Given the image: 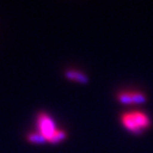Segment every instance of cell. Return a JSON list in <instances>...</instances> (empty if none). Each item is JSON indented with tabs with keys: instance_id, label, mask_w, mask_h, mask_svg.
<instances>
[{
	"instance_id": "cell-2",
	"label": "cell",
	"mask_w": 153,
	"mask_h": 153,
	"mask_svg": "<svg viewBox=\"0 0 153 153\" xmlns=\"http://www.w3.org/2000/svg\"><path fill=\"white\" fill-rule=\"evenodd\" d=\"M37 126L39 132L47 138V140H49V138L52 136L53 133L56 131L53 120L47 114H45V113H39L38 114Z\"/></svg>"
},
{
	"instance_id": "cell-5",
	"label": "cell",
	"mask_w": 153,
	"mask_h": 153,
	"mask_svg": "<svg viewBox=\"0 0 153 153\" xmlns=\"http://www.w3.org/2000/svg\"><path fill=\"white\" fill-rule=\"evenodd\" d=\"M65 138H66V132L63 131V130H56V131L53 133L52 136L49 138L48 143H60V141L64 140Z\"/></svg>"
},
{
	"instance_id": "cell-3",
	"label": "cell",
	"mask_w": 153,
	"mask_h": 153,
	"mask_svg": "<svg viewBox=\"0 0 153 153\" xmlns=\"http://www.w3.org/2000/svg\"><path fill=\"white\" fill-rule=\"evenodd\" d=\"M65 76L67 79L74 80V81L79 82V83H87L88 82V78L85 74L74 69H68L65 72Z\"/></svg>"
},
{
	"instance_id": "cell-4",
	"label": "cell",
	"mask_w": 153,
	"mask_h": 153,
	"mask_svg": "<svg viewBox=\"0 0 153 153\" xmlns=\"http://www.w3.org/2000/svg\"><path fill=\"white\" fill-rule=\"evenodd\" d=\"M27 140L32 143H47V138L44 136L41 132H32L27 135Z\"/></svg>"
},
{
	"instance_id": "cell-7",
	"label": "cell",
	"mask_w": 153,
	"mask_h": 153,
	"mask_svg": "<svg viewBox=\"0 0 153 153\" xmlns=\"http://www.w3.org/2000/svg\"><path fill=\"white\" fill-rule=\"evenodd\" d=\"M131 95H132V101L133 103H143V102H146L147 100V97L146 95L141 91H131Z\"/></svg>"
},
{
	"instance_id": "cell-1",
	"label": "cell",
	"mask_w": 153,
	"mask_h": 153,
	"mask_svg": "<svg viewBox=\"0 0 153 153\" xmlns=\"http://www.w3.org/2000/svg\"><path fill=\"white\" fill-rule=\"evenodd\" d=\"M122 124L132 133L139 134L151 124L148 115L139 111L123 113L121 116Z\"/></svg>"
},
{
	"instance_id": "cell-6",
	"label": "cell",
	"mask_w": 153,
	"mask_h": 153,
	"mask_svg": "<svg viewBox=\"0 0 153 153\" xmlns=\"http://www.w3.org/2000/svg\"><path fill=\"white\" fill-rule=\"evenodd\" d=\"M118 100L123 104H129V103H133L132 101V95L131 91H121L120 94H118L117 96Z\"/></svg>"
}]
</instances>
